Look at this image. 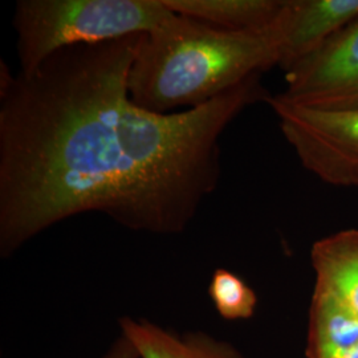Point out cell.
I'll use <instances>...</instances> for the list:
<instances>
[{
  "label": "cell",
  "mask_w": 358,
  "mask_h": 358,
  "mask_svg": "<svg viewBox=\"0 0 358 358\" xmlns=\"http://www.w3.org/2000/svg\"><path fill=\"white\" fill-rule=\"evenodd\" d=\"M278 65L271 29L231 32L179 16L141 43L129 71V94L143 109L169 115L210 103Z\"/></svg>",
  "instance_id": "2"
},
{
  "label": "cell",
  "mask_w": 358,
  "mask_h": 358,
  "mask_svg": "<svg viewBox=\"0 0 358 358\" xmlns=\"http://www.w3.org/2000/svg\"><path fill=\"white\" fill-rule=\"evenodd\" d=\"M118 328L140 358H244L235 346L203 331L174 332L149 319L121 316Z\"/></svg>",
  "instance_id": "7"
},
{
  "label": "cell",
  "mask_w": 358,
  "mask_h": 358,
  "mask_svg": "<svg viewBox=\"0 0 358 358\" xmlns=\"http://www.w3.org/2000/svg\"><path fill=\"white\" fill-rule=\"evenodd\" d=\"M101 358H140V355L128 338L120 333Z\"/></svg>",
  "instance_id": "12"
},
{
  "label": "cell",
  "mask_w": 358,
  "mask_h": 358,
  "mask_svg": "<svg viewBox=\"0 0 358 358\" xmlns=\"http://www.w3.org/2000/svg\"><path fill=\"white\" fill-rule=\"evenodd\" d=\"M171 13L231 32L263 31L282 8V0H162Z\"/></svg>",
  "instance_id": "9"
},
{
  "label": "cell",
  "mask_w": 358,
  "mask_h": 358,
  "mask_svg": "<svg viewBox=\"0 0 358 358\" xmlns=\"http://www.w3.org/2000/svg\"><path fill=\"white\" fill-rule=\"evenodd\" d=\"M217 315L227 321L248 320L255 315L257 296L241 276L229 269L214 271L207 288Z\"/></svg>",
  "instance_id": "11"
},
{
  "label": "cell",
  "mask_w": 358,
  "mask_h": 358,
  "mask_svg": "<svg viewBox=\"0 0 358 358\" xmlns=\"http://www.w3.org/2000/svg\"><path fill=\"white\" fill-rule=\"evenodd\" d=\"M267 103L308 171L332 186L358 187V108L325 109L282 94Z\"/></svg>",
  "instance_id": "4"
},
{
  "label": "cell",
  "mask_w": 358,
  "mask_h": 358,
  "mask_svg": "<svg viewBox=\"0 0 358 358\" xmlns=\"http://www.w3.org/2000/svg\"><path fill=\"white\" fill-rule=\"evenodd\" d=\"M142 35L53 53L29 75L0 69V255L87 213L153 235L187 230L220 179V137L268 94L260 75L169 115L131 101Z\"/></svg>",
  "instance_id": "1"
},
{
  "label": "cell",
  "mask_w": 358,
  "mask_h": 358,
  "mask_svg": "<svg viewBox=\"0 0 358 358\" xmlns=\"http://www.w3.org/2000/svg\"><path fill=\"white\" fill-rule=\"evenodd\" d=\"M315 287L328 292L358 319V230H343L322 238L310 251Z\"/></svg>",
  "instance_id": "8"
},
{
  "label": "cell",
  "mask_w": 358,
  "mask_h": 358,
  "mask_svg": "<svg viewBox=\"0 0 358 358\" xmlns=\"http://www.w3.org/2000/svg\"><path fill=\"white\" fill-rule=\"evenodd\" d=\"M358 17V0H282L269 29L284 72L322 48Z\"/></svg>",
  "instance_id": "6"
},
{
  "label": "cell",
  "mask_w": 358,
  "mask_h": 358,
  "mask_svg": "<svg viewBox=\"0 0 358 358\" xmlns=\"http://www.w3.org/2000/svg\"><path fill=\"white\" fill-rule=\"evenodd\" d=\"M284 97L325 109L358 108V17L285 72Z\"/></svg>",
  "instance_id": "5"
},
{
  "label": "cell",
  "mask_w": 358,
  "mask_h": 358,
  "mask_svg": "<svg viewBox=\"0 0 358 358\" xmlns=\"http://www.w3.org/2000/svg\"><path fill=\"white\" fill-rule=\"evenodd\" d=\"M307 358H358V319L321 291L312 296Z\"/></svg>",
  "instance_id": "10"
},
{
  "label": "cell",
  "mask_w": 358,
  "mask_h": 358,
  "mask_svg": "<svg viewBox=\"0 0 358 358\" xmlns=\"http://www.w3.org/2000/svg\"><path fill=\"white\" fill-rule=\"evenodd\" d=\"M176 15L162 0H19L13 28L20 73L65 48L150 34Z\"/></svg>",
  "instance_id": "3"
}]
</instances>
